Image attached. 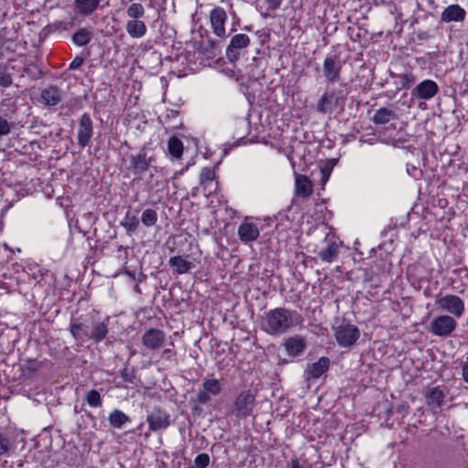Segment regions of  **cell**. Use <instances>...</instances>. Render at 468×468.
Returning <instances> with one entry per match:
<instances>
[{
    "label": "cell",
    "mask_w": 468,
    "mask_h": 468,
    "mask_svg": "<svg viewBox=\"0 0 468 468\" xmlns=\"http://www.w3.org/2000/svg\"><path fill=\"white\" fill-rule=\"evenodd\" d=\"M126 29L132 38H142L146 33V27L144 22L139 21V20H132V21L128 22Z\"/></svg>",
    "instance_id": "cell-20"
},
{
    "label": "cell",
    "mask_w": 468,
    "mask_h": 468,
    "mask_svg": "<svg viewBox=\"0 0 468 468\" xmlns=\"http://www.w3.org/2000/svg\"><path fill=\"white\" fill-rule=\"evenodd\" d=\"M203 388L205 391L210 393L212 395H219L222 391V386L219 380L217 379H208L203 383Z\"/></svg>",
    "instance_id": "cell-27"
},
{
    "label": "cell",
    "mask_w": 468,
    "mask_h": 468,
    "mask_svg": "<svg viewBox=\"0 0 468 468\" xmlns=\"http://www.w3.org/2000/svg\"><path fill=\"white\" fill-rule=\"evenodd\" d=\"M333 95L330 93H325L324 96L321 98L319 104H318V109L320 112H328V109L330 108V104L332 102Z\"/></svg>",
    "instance_id": "cell-36"
},
{
    "label": "cell",
    "mask_w": 468,
    "mask_h": 468,
    "mask_svg": "<svg viewBox=\"0 0 468 468\" xmlns=\"http://www.w3.org/2000/svg\"><path fill=\"white\" fill-rule=\"evenodd\" d=\"M93 135V124L90 114L85 113L81 116L80 128L78 131V142L81 147H85L92 139Z\"/></svg>",
    "instance_id": "cell-6"
},
{
    "label": "cell",
    "mask_w": 468,
    "mask_h": 468,
    "mask_svg": "<svg viewBox=\"0 0 468 468\" xmlns=\"http://www.w3.org/2000/svg\"><path fill=\"white\" fill-rule=\"evenodd\" d=\"M284 348L287 355L291 358L299 357L307 350V339L300 335L293 336L291 338L285 339L284 342Z\"/></svg>",
    "instance_id": "cell-4"
},
{
    "label": "cell",
    "mask_w": 468,
    "mask_h": 468,
    "mask_svg": "<svg viewBox=\"0 0 468 468\" xmlns=\"http://www.w3.org/2000/svg\"><path fill=\"white\" fill-rule=\"evenodd\" d=\"M339 245L337 243H331V244L328 245V247L325 248L323 251L320 253V258L322 259L324 262L332 263L339 257Z\"/></svg>",
    "instance_id": "cell-24"
},
{
    "label": "cell",
    "mask_w": 468,
    "mask_h": 468,
    "mask_svg": "<svg viewBox=\"0 0 468 468\" xmlns=\"http://www.w3.org/2000/svg\"><path fill=\"white\" fill-rule=\"evenodd\" d=\"M12 78L11 76L8 74V73H5V72H3L1 74V86L3 88H7V87L11 86L12 84Z\"/></svg>",
    "instance_id": "cell-40"
},
{
    "label": "cell",
    "mask_w": 468,
    "mask_h": 468,
    "mask_svg": "<svg viewBox=\"0 0 468 468\" xmlns=\"http://www.w3.org/2000/svg\"><path fill=\"white\" fill-rule=\"evenodd\" d=\"M122 226L129 232H134L139 226V221L135 216H126L122 221Z\"/></svg>",
    "instance_id": "cell-32"
},
{
    "label": "cell",
    "mask_w": 468,
    "mask_h": 468,
    "mask_svg": "<svg viewBox=\"0 0 468 468\" xmlns=\"http://www.w3.org/2000/svg\"><path fill=\"white\" fill-rule=\"evenodd\" d=\"M41 99L48 106H55L61 102L62 95L59 88L55 85L45 88L41 92Z\"/></svg>",
    "instance_id": "cell-17"
},
{
    "label": "cell",
    "mask_w": 468,
    "mask_h": 468,
    "mask_svg": "<svg viewBox=\"0 0 468 468\" xmlns=\"http://www.w3.org/2000/svg\"><path fill=\"white\" fill-rule=\"evenodd\" d=\"M467 17V11L458 4L449 5L442 12V21L445 23H461Z\"/></svg>",
    "instance_id": "cell-10"
},
{
    "label": "cell",
    "mask_w": 468,
    "mask_h": 468,
    "mask_svg": "<svg viewBox=\"0 0 468 468\" xmlns=\"http://www.w3.org/2000/svg\"><path fill=\"white\" fill-rule=\"evenodd\" d=\"M210 393H208L207 391H202L199 392L198 394V402L200 404H209L210 402Z\"/></svg>",
    "instance_id": "cell-39"
},
{
    "label": "cell",
    "mask_w": 468,
    "mask_h": 468,
    "mask_svg": "<svg viewBox=\"0 0 468 468\" xmlns=\"http://www.w3.org/2000/svg\"><path fill=\"white\" fill-rule=\"evenodd\" d=\"M439 92V87L436 81L433 80H425L421 81L420 83L415 88V92L417 96L424 99V100H429L436 96V94Z\"/></svg>",
    "instance_id": "cell-13"
},
{
    "label": "cell",
    "mask_w": 468,
    "mask_h": 468,
    "mask_svg": "<svg viewBox=\"0 0 468 468\" xmlns=\"http://www.w3.org/2000/svg\"><path fill=\"white\" fill-rule=\"evenodd\" d=\"M73 41L78 46H85L91 41L92 33L87 28H81L73 35Z\"/></svg>",
    "instance_id": "cell-26"
},
{
    "label": "cell",
    "mask_w": 468,
    "mask_h": 468,
    "mask_svg": "<svg viewBox=\"0 0 468 468\" xmlns=\"http://www.w3.org/2000/svg\"><path fill=\"white\" fill-rule=\"evenodd\" d=\"M296 194L300 198H308L314 191L312 180L305 175H297L296 178Z\"/></svg>",
    "instance_id": "cell-15"
},
{
    "label": "cell",
    "mask_w": 468,
    "mask_h": 468,
    "mask_svg": "<svg viewBox=\"0 0 468 468\" xmlns=\"http://www.w3.org/2000/svg\"><path fill=\"white\" fill-rule=\"evenodd\" d=\"M291 467H292V468H301V465H300V463H299V461H297V460H294V461L292 462V464H291Z\"/></svg>",
    "instance_id": "cell-47"
},
{
    "label": "cell",
    "mask_w": 468,
    "mask_h": 468,
    "mask_svg": "<svg viewBox=\"0 0 468 468\" xmlns=\"http://www.w3.org/2000/svg\"><path fill=\"white\" fill-rule=\"evenodd\" d=\"M110 424L115 428H121L129 422V417L123 412L115 410L109 416Z\"/></svg>",
    "instance_id": "cell-25"
},
{
    "label": "cell",
    "mask_w": 468,
    "mask_h": 468,
    "mask_svg": "<svg viewBox=\"0 0 468 468\" xmlns=\"http://www.w3.org/2000/svg\"><path fill=\"white\" fill-rule=\"evenodd\" d=\"M149 428L154 432L167 428L170 425V415L162 408H156L147 417Z\"/></svg>",
    "instance_id": "cell-5"
},
{
    "label": "cell",
    "mask_w": 468,
    "mask_h": 468,
    "mask_svg": "<svg viewBox=\"0 0 468 468\" xmlns=\"http://www.w3.org/2000/svg\"><path fill=\"white\" fill-rule=\"evenodd\" d=\"M271 8H278L281 5L282 0H267Z\"/></svg>",
    "instance_id": "cell-45"
},
{
    "label": "cell",
    "mask_w": 468,
    "mask_h": 468,
    "mask_svg": "<svg viewBox=\"0 0 468 468\" xmlns=\"http://www.w3.org/2000/svg\"><path fill=\"white\" fill-rule=\"evenodd\" d=\"M87 404H89L91 407L96 408L99 407L102 404V397L99 392L95 390H92L87 395Z\"/></svg>",
    "instance_id": "cell-33"
},
{
    "label": "cell",
    "mask_w": 468,
    "mask_h": 468,
    "mask_svg": "<svg viewBox=\"0 0 468 468\" xmlns=\"http://www.w3.org/2000/svg\"><path fill=\"white\" fill-rule=\"evenodd\" d=\"M250 38L245 34H238L235 35L231 40V45L234 48L241 49V48H247L250 45Z\"/></svg>",
    "instance_id": "cell-31"
},
{
    "label": "cell",
    "mask_w": 468,
    "mask_h": 468,
    "mask_svg": "<svg viewBox=\"0 0 468 468\" xmlns=\"http://www.w3.org/2000/svg\"><path fill=\"white\" fill-rule=\"evenodd\" d=\"M121 376L125 382H131L132 380H134L135 374L133 372H127L126 370H124L122 372V374H121Z\"/></svg>",
    "instance_id": "cell-43"
},
{
    "label": "cell",
    "mask_w": 468,
    "mask_h": 468,
    "mask_svg": "<svg viewBox=\"0 0 468 468\" xmlns=\"http://www.w3.org/2000/svg\"><path fill=\"white\" fill-rule=\"evenodd\" d=\"M439 305L443 309H446L458 318L461 317L465 311L463 300L457 296H447L443 297L439 301Z\"/></svg>",
    "instance_id": "cell-12"
},
{
    "label": "cell",
    "mask_w": 468,
    "mask_h": 468,
    "mask_svg": "<svg viewBox=\"0 0 468 468\" xmlns=\"http://www.w3.org/2000/svg\"><path fill=\"white\" fill-rule=\"evenodd\" d=\"M339 161V159H336V160H330V164H326L325 166V169H323V179L324 180H327V178L329 177V174H330V171L332 170V168L335 167V164L337 162Z\"/></svg>",
    "instance_id": "cell-41"
},
{
    "label": "cell",
    "mask_w": 468,
    "mask_h": 468,
    "mask_svg": "<svg viewBox=\"0 0 468 468\" xmlns=\"http://www.w3.org/2000/svg\"><path fill=\"white\" fill-rule=\"evenodd\" d=\"M456 328H457L456 320L449 316H442L436 318L432 325L433 332L440 337L450 335L455 331Z\"/></svg>",
    "instance_id": "cell-7"
},
{
    "label": "cell",
    "mask_w": 468,
    "mask_h": 468,
    "mask_svg": "<svg viewBox=\"0 0 468 468\" xmlns=\"http://www.w3.org/2000/svg\"><path fill=\"white\" fill-rule=\"evenodd\" d=\"M144 13H145V9L143 5L138 3L130 5L128 8V15L133 18H140L144 15Z\"/></svg>",
    "instance_id": "cell-34"
},
{
    "label": "cell",
    "mask_w": 468,
    "mask_h": 468,
    "mask_svg": "<svg viewBox=\"0 0 468 468\" xmlns=\"http://www.w3.org/2000/svg\"><path fill=\"white\" fill-rule=\"evenodd\" d=\"M238 234L242 242H252L258 239L260 232L255 224L251 222H244L239 227Z\"/></svg>",
    "instance_id": "cell-16"
},
{
    "label": "cell",
    "mask_w": 468,
    "mask_h": 468,
    "mask_svg": "<svg viewBox=\"0 0 468 468\" xmlns=\"http://www.w3.org/2000/svg\"><path fill=\"white\" fill-rule=\"evenodd\" d=\"M330 365L331 361L328 357H321L317 362L307 367L306 371L307 380H318L324 376L329 371Z\"/></svg>",
    "instance_id": "cell-8"
},
{
    "label": "cell",
    "mask_w": 468,
    "mask_h": 468,
    "mask_svg": "<svg viewBox=\"0 0 468 468\" xmlns=\"http://www.w3.org/2000/svg\"><path fill=\"white\" fill-rule=\"evenodd\" d=\"M108 328L103 323H98L93 327L92 330V339L95 342H101L107 336Z\"/></svg>",
    "instance_id": "cell-28"
},
{
    "label": "cell",
    "mask_w": 468,
    "mask_h": 468,
    "mask_svg": "<svg viewBox=\"0 0 468 468\" xmlns=\"http://www.w3.org/2000/svg\"><path fill=\"white\" fill-rule=\"evenodd\" d=\"M210 458L209 455L207 454H200L197 456L195 460H194V465L195 467L199 468H208L210 466Z\"/></svg>",
    "instance_id": "cell-35"
},
{
    "label": "cell",
    "mask_w": 468,
    "mask_h": 468,
    "mask_svg": "<svg viewBox=\"0 0 468 468\" xmlns=\"http://www.w3.org/2000/svg\"><path fill=\"white\" fill-rule=\"evenodd\" d=\"M212 174H213V172H212L211 170H210L209 168H205L204 170L201 173V176H200L201 182L203 183V182H206V181H208V180H212L213 176H210V175H212Z\"/></svg>",
    "instance_id": "cell-42"
},
{
    "label": "cell",
    "mask_w": 468,
    "mask_h": 468,
    "mask_svg": "<svg viewBox=\"0 0 468 468\" xmlns=\"http://www.w3.org/2000/svg\"><path fill=\"white\" fill-rule=\"evenodd\" d=\"M445 400V394L438 388H433L426 393V401L431 406L439 407Z\"/></svg>",
    "instance_id": "cell-21"
},
{
    "label": "cell",
    "mask_w": 468,
    "mask_h": 468,
    "mask_svg": "<svg viewBox=\"0 0 468 468\" xmlns=\"http://www.w3.org/2000/svg\"><path fill=\"white\" fill-rule=\"evenodd\" d=\"M394 118H395V113L391 109L385 107L381 108L375 113L373 117V122L377 124H386Z\"/></svg>",
    "instance_id": "cell-23"
},
{
    "label": "cell",
    "mask_w": 468,
    "mask_h": 468,
    "mask_svg": "<svg viewBox=\"0 0 468 468\" xmlns=\"http://www.w3.org/2000/svg\"><path fill=\"white\" fill-rule=\"evenodd\" d=\"M304 319L300 314L284 307L270 310L260 319V328L270 336L276 337L286 333L301 325Z\"/></svg>",
    "instance_id": "cell-1"
},
{
    "label": "cell",
    "mask_w": 468,
    "mask_h": 468,
    "mask_svg": "<svg viewBox=\"0 0 468 468\" xmlns=\"http://www.w3.org/2000/svg\"><path fill=\"white\" fill-rule=\"evenodd\" d=\"M10 125L4 117L0 119V133L1 135H7L10 133Z\"/></svg>",
    "instance_id": "cell-38"
},
{
    "label": "cell",
    "mask_w": 468,
    "mask_h": 468,
    "mask_svg": "<svg viewBox=\"0 0 468 468\" xmlns=\"http://www.w3.org/2000/svg\"><path fill=\"white\" fill-rule=\"evenodd\" d=\"M141 220H142V222L145 224V226H154L158 221V216H157L156 210L148 209V210H145L143 212Z\"/></svg>",
    "instance_id": "cell-30"
},
{
    "label": "cell",
    "mask_w": 468,
    "mask_h": 468,
    "mask_svg": "<svg viewBox=\"0 0 468 468\" xmlns=\"http://www.w3.org/2000/svg\"><path fill=\"white\" fill-rule=\"evenodd\" d=\"M227 14L221 7H215L210 13V23L213 31L220 38L225 36V23Z\"/></svg>",
    "instance_id": "cell-11"
},
{
    "label": "cell",
    "mask_w": 468,
    "mask_h": 468,
    "mask_svg": "<svg viewBox=\"0 0 468 468\" xmlns=\"http://www.w3.org/2000/svg\"><path fill=\"white\" fill-rule=\"evenodd\" d=\"M340 60L335 56H330L325 59L324 72L328 81H333L339 78L340 72Z\"/></svg>",
    "instance_id": "cell-14"
},
{
    "label": "cell",
    "mask_w": 468,
    "mask_h": 468,
    "mask_svg": "<svg viewBox=\"0 0 468 468\" xmlns=\"http://www.w3.org/2000/svg\"><path fill=\"white\" fill-rule=\"evenodd\" d=\"M149 163L146 159V156L144 155H137L132 158V167L136 172H144L147 167H148Z\"/></svg>",
    "instance_id": "cell-29"
},
{
    "label": "cell",
    "mask_w": 468,
    "mask_h": 468,
    "mask_svg": "<svg viewBox=\"0 0 468 468\" xmlns=\"http://www.w3.org/2000/svg\"><path fill=\"white\" fill-rule=\"evenodd\" d=\"M77 9L84 15H90L96 10L99 0H75Z\"/></svg>",
    "instance_id": "cell-22"
},
{
    "label": "cell",
    "mask_w": 468,
    "mask_h": 468,
    "mask_svg": "<svg viewBox=\"0 0 468 468\" xmlns=\"http://www.w3.org/2000/svg\"><path fill=\"white\" fill-rule=\"evenodd\" d=\"M165 340L166 336L164 332L156 328H151L147 330L142 338L144 346L146 349L151 350H158L159 348H161L165 343Z\"/></svg>",
    "instance_id": "cell-9"
},
{
    "label": "cell",
    "mask_w": 468,
    "mask_h": 468,
    "mask_svg": "<svg viewBox=\"0 0 468 468\" xmlns=\"http://www.w3.org/2000/svg\"><path fill=\"white\" fill-rule=\"evenodd\" d=\"M254 404L255 396L251 392L245 391L238 395L233 404V410L237 416L247 417L253 413Z\"/></svg>",
    "instance_id": "cell-3"
},
{
    "label": "cell",
    "mask_w": 468,
    "mask_h": 468,
    "mask_svg": "<svg viewBox=\"0 0 468 468\" xmlns=\"http://www.w3.org/2000/svg\"><path fill=\"white\" fill-rule=\"evenodd\" d=\"M82 62H83V59H82L81 57H77V58L71 62L70 69H77V68H79V67L82 64Z\"/></svg>",
    "instance_id": "cell-44"
},
{
    "label": "cell",
    "mask_w": 468,
    "mask_h": 468,
    "mask_svg": "<svg viewBox=\"0 0 468 468\" xmlns=\"http://www.w3.org/2000/svg\"><path fill=\"white\" fill-rule=\"evenodd\" d=\"M361 330L355 325H340L334 331L337 343L344 349L353 347L361 339Z\"/></svg>",
    "instance_id": "cell-2"
},
{
    "label": "cell",
    "mask_w": 468,
    "mask_h": 468,
    "mask_svg": "<svg viewBox=\"0 0 468 468\" xmlns=\"http://www.w3.org/2000/svg\"><path fill=\"white\" fill-rule=\"evenodd\" d=\"M463 377L464 379H465V381L468 383V362L464 366Z\"/></svg>",
    "instance_id": "cell-46"
},
{
    "label": "cell",
    "mask_w": 468,
    "mask_h": 468,
    "mask_svg": "<svg viewBox=\"0 0 468 468\" xmlns=\"http://www.w3.org/2000/svg\"><path fill=\"white\" fill-rule=\"evenodd\" d=\"M167 150L172 157L180 159L183 156L185 151L183 141L177 135H173L167 142Z\"/></svg>",
    "instance_id": "cell-19"
},
{
    "label": "cell",
    "mask_w": 468,
    "mask_h": 468,
    "mask_svg": "<svg viewBox=\"0 0 468 468\" xmlns=\"http://www.w3.org/2000/svg\"><path fill=\"white\" fill-rule=\"evenodd\" d=\"M169 265L178 275L188 274L193 268V264L182 255H175L169 259Z\"/></svg>",
    "instance_id": "cell-18"
},
{
    "label": "cell",
    "mask_w": 468,
    "mask_h": 468,
    "mask_svg": "<svg viewBox=\"0 0 468 468\" xmlns=\"http://www.w3.org/2000/svg\"><path fill=\"white\" fill-rule=\"evenodd\" d=\"M226 55L227 58L229 59L230 61H232V62H236L237 60L240 59V51H239V49L234 48V47H232V45H230V46L227 48Z\"/></svg>",
    "instance_id": "cell-37"
}]
</instances>
